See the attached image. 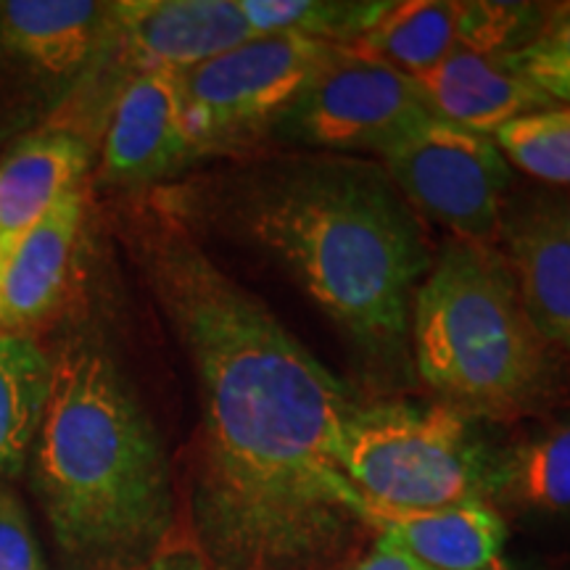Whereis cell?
Masks as SVG:
<instances>
[{
  "instance_id": "6da1fadb",
  "label": "cell",
  "mask_w": 570,
  "mask_h": 570,
  "mask_svg": "<svg viewBox=\"0 0 570 570\" xmlns=\"http://www.w3.org/2000/svg\"><path fill=\"white\" fill-rule=\"evenodd\" d=\"M135 252L196 375V552L209 570L333 568L373 531L338 465L348 389L169 219Z\"/></svg>"
},
{
  "instance_id": "7a4b0ae2",
  "label": "cell",
  "mask_w": 570,
  "mask_h": 570,
  "mask_svg": "<svg viewBox=\"0 0 570 570\" xmlns=\"http://www.w3.org/2000/svg\"><path fill=\"white\" fill-rule=\"evenodd\" d=\"M235 223L370 360L410 354L412 298L433 265L420 214L381 161L277 154L244 175Z\"/></svg>"
},
{
  "instance_id": "3957f363",
  "label": "cell",
  "mask_w": 570,
  "mask_h": 570,
  "mask_svg": "<svg viewBox=\"0 0 570 570\" xmlns=\"http://www.w3.org/2000/svg\"><path fill=\"white\" fill-rule=\"evenodd\" d=\"M35 487L59 547L90 562L146 560L175 518L151 420L106 348L71 341L35 439Z\"/></svg>"
},
{
  "instance_id": "277c9868",
  "label": "cell",
  "mask_w": 570,
  "mask_h": 570,
  "mask_svg": "<svg viewBox=\"0 0 570 570\" xmlns=\"http://www.w3.org/2000/svg\"><path fill=\"white\" fill-rule=\"evenodd\" d=\"M410 346L425 386L470 420L533 415L558 391L552 346L494 246L452 240L433 256L412 298Z\"/></svg>"
},
{
  "instance_id": "5b68a950",
  "label": "cell",
  "mask_w": 570,
  "mask_h": 570,
  "mask_svg": "<svg viewBox=\"0 0 570 570\" xmlns=\"http://www.w3.org/2000/svg\"><path fill=\"white\" fill-rule=\"evenodd\" d=\"M338 465L370 510H439L487 502L491 465L470 417L446 404H354Z\"/></svg>"
},
{
  "instance_id": "8992f818",
  "label": "cell",
  "mask_w": 570,
  "mask_h": 570,
  "mask_svg": "<svg viewBox=\"0 0 570 570\" xmlns=\"http://www.w3.org/2000/svg\"><path fill=\"white\" fill-rule=\"evenodd\" d=\"M336 48L298 35H256L177 75L190 151H233L265 138Z\"/></svg>"
},
{
  "instance_id": "52a82bcc",
  "label": "cell",
  "mask_w": 570,
  "mask_h": 570,
  "mask_svg": "<svg viewBox=\"0 0 570 570\" xmlns=\"http://www.w3.org/2000/svg\"><path fill=\"white\" fill-rule=\"evenodd\" d=\"M433 117L410 75L360 48L338 46L269 138L320 154H375Z\"/></svg>"
},
{
  "instance_id": "ba28073f",
  "label": "cell",
  "mask_w": 570,
  "mask_h": 570,
  "mask_svg": "<svg viewBox=\"0 0 570 570\" xmlns=\"http://www.w3.org/2000/svg\"><path fill=\"white\" fill-rule=\"evenodd\" d=\"M377 159L412 209L454 240L494 246L502 238L510 164L489 135L428 117Z\"/></svg>"
},
{
  "instance_id": "9c48e42d",
  "label": "cell",
  "mask_w": 570,
  "mask_h": 570,
  "mask_svg": "<svg viewBox=\"0 0 570 570\" xmlns=\"http://www.w3.org/2000/svg\"><path fill=\"white\" fill-rule=\"evenodd\" d=\"M109 32L140 71H183L254 38L238 0H127L111 3Z\"/></svg>"
},
{
  "instance_id": "30bf717a",
  "label": "cell",
  "mask_w": 570,
  "mask_h": 570,
  "mask_svg": "<svg viewBox=\"0 0 570 570\" xmlns=\"http://www.w3.org/2000/svg\"><path fill=\"white\" fill-rule=\"evenodd\" d=\"M194 159L173 71H140L114 104L104 142V175L117 185H146Z\"/></svg>"
},
{
  "instance_id": "8fae6325",
  "label": "cell",
  "mask_w": 570,
  "mask_h": 570,
  "mask_svg": "<svg viewBox=\"0 0 570 570\" xmlns=\"http://www.w3.org/2000/svg\"><path fill=\"white\" fill-rule=\"evenodd\" d=\"M412 82L433 117L481 135L554 106L512 67L508 56L454 51L436 67L412 75Z\"/></svg>"
},
{
  "instance_id": "7c38bea8",
  "label": "cell",
  "mask_w": 570,
  "mask_h": 570,
  "mask_svg": "<svg viewBox=\"0 0 570 570\" xmlns=\"http://www.w3.org/2000/svg\"><path fill=\"white\" fill-rule=\"evenodd\" d=\"M82 227L80 188L61 196L0 265V333H21L63 294Z\"/></svg>"
},
{
  "instance_id": "4fadbf2b",
  "label": "cell",
  "mask_w": 570,
  "mask_h": 570,
  "mask_svg": "<svg viewBox=\"0 0 570 570\" xmlns=\"http://www.w3.org/2000/svg\"><path fill=\"white\" fill-rule=\"evenodd\" d=\"M370 525L420 570H487L502 560L508 525L489 502L439 510H370Z\"/></svg>"
},
{
  "instance_id": "5bb4252c",
  "label": "cell",
  "mask_w": 570,
  "mask_h": 570,
  "mask_svg": "<svg viewBox=\"0 0 570 570\" xmlns=\"http://www.w3.org/2000/svg\"><path fill=\"white\" fill-rule=\"evenodd\" d=\"M90 151L82 138L63 130L35 132L0 164V265L42 214L80 188Z\"/></svg>"
},
{
  "instance_id": "9a60e30c",
  "label": "cell",
  "mask_w": 570,
  "mask_h": 570,
  "mask_svg": "<svg viewBox=\"0 0 570 570\" xmlns=\"http://www.w3.org/2000/svg\"><path fill=\"white\" fill-rule=\"evenodd\" d=\"M111 3L9 0L0 3V46L53 77L75 75L109 32Z\"/></svg>"
},
{
  "instance_id": "2e32d148",
  "label": "cell",
  "mask_w": 570,
  "mask_h": 570,
  "mask_svg": "<svg viewBox=\"0 0 570 570\" xmlns=\"http://www.w3.org/2000/svg\"><path fill=\"white\" fill-rule=\"evenodd\" d=\"M510 269L539 336L570 354V223L537 212L510 233Z\"/></svg>"
},
{
  "instance_id": "e0dca14e",
  "label": "cell",
  "mask_w": 570,
  "mask_h": 570,
  "mask_svg": "<svg viewBox=\"0 0 570 570\" xmlns=\"http://www.w3.org/2000/svg\"><path fill=\"white\" fill-rule=\"evenodd\" d=\"M53 386V360L24 333H0V481L24 465Z\"/></svg>"
},
{
  "instance_id": "ac0fdd59",
  "label": "cell",
  "mask_w": 570,
  "mask_h": 570,
  "mask_svg": "<svg viewBox=\"0 0 570 570\" xmlns=\"http://www.w3.org/2000/svg\"><path fill=\"white\" fill-rule=\"evenodd\" d=\"M352 48H360L410 77L420 75L460 51V3L454 0L389 3L373 30Z\"/></svg>"
},
{
  "instance_id": "d6986e66",
  "label": "cell",
  "mask_w": 570,
  "mask_h": 570,
  "mask_svg": "<svg viewBox=\"0 0 570 570\" xmlns=\"http://www.w3.org/2000/svg\"><path fill=\"white\" fill-rule=\"evenodd\" d=\"M491 494L523 510L570 515V420L497 460Z\"/></svg>"
},
{
  "instance_id": "ffe728a7",
  "label": "cell",
  "mask_w": 570,
  "mask_h": 570,
  "mask_svg": "<svg viewBox=\"0 0 570 570\" xmlns=\"http://www.w3.org/2000/svg\"><path fill=\"white\" fill-rule=\"evenodd\" d=\"M256 35H298L306 40L354 46L373 30L383 0H238Z\"/></svg>"
},
{
  "instance_id": "44dd1931",
  "label": "cell",
  "mask_w": 570,
  "mask_h": 570,
  "mask_svg": "<svg viewBox=\"0 0 570 570\" xmlns=\"http://www.w3.org/2000/svg\"><path fill=\"white\" fill-rule=\"evenodd\" d=\"M497 148L537 180L570 185V106L512 119L494 132Z\"/></svg>"
},
{
  "instance_id": "7402d4cb",
  "label": "cell",
  "mask_w": 570,
  "mask_h": 570,
  "mask_svg": "<svg viewBox=\"0 0 570 570\" xmlns=\"http://www.w3.org/2000/svg\"><path fill=\"white\" fill-rule=\"evenodd\" d=\"M547 17L550 11L533 3H460V51L510 56L537 38Z\"/></svg>"
},
{
  "instance_id": "603a6c76",
  "label": "cell",
  "mask_w": 570,
  "mask_h": 570,
  "mask_svg": "<svg viewBox=\"0 0 570 570\" xmlns=\"http://www.w3.org/2000/svg\"><path fill=\"white\" fill-rule=\"evenodd\" d=\"M508 59L547 98L570 106V6L550 11L537 38Z\"/></svg>"
},
{
  "instance_id": "cb8c5ba5",
  "label": "cell",
  "mask_w": 570,
  "mask_h": 570,
  "mask_svg": "<svg viewBox=\"0 0 570 570\" xmlns=\"http://www.w3.org/2000/svg\"><path fill=\"white\" fill-rule=\"evenodd\" d=\"M0 570H40L32 525L9 491H0Z\"/></svg>"
},
{
  "instance_id": "d4e9b609",
  "label": "cell",
  "mask_w": 570,
  "mask_h": 570,
  "mask_svg": "<svg viewBox=\"0 0 570 570\" xmlns=\"http://www.w3.org/2000/svg\"><path fill=\"white\" fill-rule=\"evenodd\" d=\"M127 570H209L202 554L196 550H169V547H159L151 558L135 562Z\"/></svg>"
},
{
  "instance_id": "484cf974",
  "label": "cell",
  "mask_w": 570,
  "mask_h": 570,
  "mask_svg": "<svg viewBox=\"0 0 570 570\" xmlns=\"http://www.w3.org/2000/svg\"><path fill=\"white\" fill-rule=\"evenodd\" d=\"M352 570H420L407 554L399 552L394 544H389L386 539L377 537L375 547L362 562H356Z\"/></svg>"
},
{
  "instance_id": "4316f807",
  "label": "cell",
  "mask_w": 570,
  "mask_h": 570,
  "mask_svg": "<svg viewBox=\"0 0 570 570\" xmlns=\"http://www.w3.org/2000/svg\"><path fill=\"white\" fill-rule=\"evenodd\" d=\"M487 570H510V568H508V566H504V562H502V560H499V562H497V566H491V568H487Z\"/></svg>"
}]
</instances>
